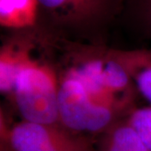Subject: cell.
Here are the masks:
<instances>
[{"instance_id": "9", "label": "cell", "mask_w": 151, "mask_h": 151, "mask_svg": "<svg viewBox=\"0 0 151 151\" xmlns=\"http://www.w3.org/2000/svg\"><path fill=\"white\" fill-rule=\"evenodd\" d=\"M121 17L151 37V0H126Z\"/></svg>"}, {"instance_id": "10", "label": "cell", "mask_w": 151, "mask_h": 151, "mask_svg": "<svg viewBox=\"0 0 151 151\" xmlns=\"http://www.w3.org/2000/svg\"><path fill=\"white\" fill-rule=\"evenodd\" d=\"M126 119L140 137L148 150L151 151V106L134 108Z\"/></svg>"}, {"instance_id": "4", "label": "cell", "mask_w": 151, "mask_h": 151, "mask_svg": "<svg viewBox=\"0 0 151 151\" xmlns=\"http://www.w3.org/2000/svg\"><path fill=\"white\" fill-rule=\"evenodd\" d=\"M60 125L76 134H103L121 116L99 102L69 69L59 75Z\"/></svg>"}, {"instance_id": "6", "label": "cell", "mask_w": 151, "mask_h": 151, "mask_svg": "<svg viewBox=\"0 0 151 151\" xmlns=\"http://www.w3.org/2000/svg\"><path fill=\"white\" fill-rule=\"evenodd\" d=\"M110 50L129 74L137 94L151 106V50Z\"/></svg>"}, {"instance_id": "11", "label": "cell", "mask_w": 151, "mask_h": 151, "mask_svg": "<svg viewBox=\"0 0 151 151\" xmlns=\"http://www.w3.org/2000/svg\"><path fill=\"white\" fill-rule=\"evenodd\" d=\"M0 151H13L10 146L7 143V141L1 138V142H0Z\"/></svg>"}, {"instance_id": "2", "label": "cell", "mask_w": 151, "mask_h": 151, "mask_svg": "<svg viewBox=\"0 0 151 151\" xmlns=\"http://www.w3.org/2000/svg\"><path fill=\"white\" fill-rule=\"evenodd\" d=\"M36 27L52 36H98L121 17L126 0H38Z\"/></svg>"}, {"instance_id": "1", "label": "cell", "mask_w": 151, "mask_h": 151, "mask_svg": "<svg viewBox=\"0 0 151 151\" xmlns=\"http://www.w3.org/2000/svg\"><path fill=\"white\" fill-rule=\"evenodd\" d=\"M67 69L71 70L99 102L122 117L134 108L137 92L111 50L82 48L70 51Z\"/></svg>"}, {"instance_id": "3", "label": "cell", "mask_w": 151, "mask_h": 151, "mask_svg": "<svg viewBox=\"0 0 151 151\" xmlns=\"http://www.w3.org/2000/svg\"><path fill=\"white\" fill-rule=\"evenodd\" d=\"M31 42L18 69L10 95L22 120L45 124H58L59 75L48 63L35 58Z\"/></svg>"}, {"instance_id": "5", "label": "cell", "mask_w": 151, "mask_h": 151, "mask_svg": "<svg viewBox=\"0 0 151 151\" xmlns=\"http://www.w3.org/2000/svg\"><path fill=\"white\" fill-rule=\"evenodd\" d=\"M1 138L7 141L13 151H93L89 139L58 124L22 120L7 128L1 117Z\"/></svg>"}, {"instance_id": "8", "label": "cell", "mask_w": 151, "mask_h": 151, "mask_svg": "<svg viewBox=\"0 0 151 151\" xmlns=\"http://www.w3.org/2000/svg\"><path fill=\"white\" fill-rule=\"evenodd\" d=\"M98 151H149L125 119H119L103 133Z\"/></svg>"}, {"instance_id": "7", "label": "cell", "mask_w": 151, "mask_h": 151, "mask_svg": "<svg viewBox=\"0 0 151 151\" xmlns=\"http://www.w3.org/2000/svg\"><path fill=\"white\" fill-rule=\"evenodd\" d=\"M40 16L38 0H0V24L14 30L37 26Z\"/></svg>"}]
</instances>
